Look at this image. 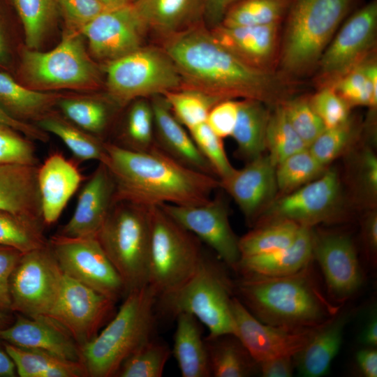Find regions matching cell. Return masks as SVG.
<instances>
[{"label":"cell","instance_id":"1","mask_svg":"<svg viewBox=\"0 0 377 377\" xmlns=\"http://www.w3.org/2000/svg\"><path fill=\"white\" fill-rule=\"evenodd\" d=\"M182 88L224 99H254L281 105L290 97V81L276 71L251 67L221 45L207 27L196 24L164 39Z\"/></svg>","mask_w":377,"mask_h":377},{"label":"cell","instance_id":"2","mask_svg":"<svg viewBox=\"0 0 377 377\" xmlns=\"http://www.w3.org/2000/svg\"><path fill=\"white\" fill-rule=\"evenodd\" d=\"M105 164L114 183L115 201L150 207L165 204L190 206L203 204L220 188L213 175L191 169L158 147L134 151L105 142Z\"/></svg>","mask_w":377,"mask_h":377},{"label":"cell","instance_id":"3","mask_svg":"<svg viewBox=\"0 0 377 377\" xmlns=\"http://www.w3.org/2000/svg\"><path fill=\"white\" fill-rule=\"evenodd\" d=\"M234 292L261 322L288 330L315 328L334 317L333 305L319 289L309 265L282 276L242 274Z\"/></svg>","mask_w":377,"mask_h":377},{"label":"cell","instance_id":"4","mask_svg":"<svg viewBox=\"0 0 377 377\" xmlns=\"http://www.w3.org/2000/svg\"><path fill=\"white\" fill-rule=\"evenodd\" d=\"M355 0H292L286 15L277 65L290 81L316 68Z\"/></svg>","mask_w":377,"mask_h":377},{"label":"cell","instance_id":"5","mask_svg":"<svg viewBox=\"0 0 377 377\" xmlns=\"http://www.w3.org/2000/svg\"><path fill=\"white\" fill-rule=\"evenodd\" d=\"M157 294L149 284L128 293L113 318L80 347L88 376H115L124 360L150 339L156 324Z\"/></svg>","mask_w":377,"mask_h":377},{"label":"cell","instance_id":"6","mask_svg":"<svg viewBox=\"0 0 377 377\" xmlns=\"http://www.w3.org/2000/svg\"><path fill=\"white\" fill-rule=\"evenodd\" d=\"M234 283L223 267L204 256L195 273L182 286L157 296L159 313L175 318L188 313L207 326L209 336L236 334L231 311Z\"/></svg>","mask_w":377,"mask_h":377},{"label":"cell","instance_id":"7","mask_svg":"<svg viewBox=\"0 0 377 377\" xmlns=\"http://www.w3.org/2000/svg\"><path fill=\"white\" fill-rule=\"evenodd\" d=\"M96 237L120 276L126 295L148 285L149 207L114 202Z\"/></svg>","mask_w":377,"mask_h":377},{"label":"cell","instance_id":"8","mask_svg":"<svg viewBox=\"0 0 377 377\" xmlns=\"http://www.w3.org/2000/svg\"><path fill=\"white\" fill-rule=\"evenodd\" d=\"M149 219L148 284L158 296L184 283L205 253L201 241L159 206L149 207Z\"/></svg>","mask_w":377,"mask_h":377},{"label":"cell","instance_id":"9","mask_svg":"<svg viewBox=\"0 0 377 377\" xmlns=\"http://www.w3.org/2000/svg\"><path fill=\"white\" fill-rule=\"evenodd\" d=\"M105 70L108 93L119 107L183 87L175 63L163 47L142 46L108 62Z\"/></svg>","mask_w":377,"mask_h":377},{"label":"cell","instance_id":"10","mask_svg":"<svg viewBox=\"0 0 377 377\" xmlns=\"http://www.w3.org/2000/svg\"><path fill=\"white\" fill-rule=\"evenodd\" d=\"M80 33L70 31L48 52L26 49L22 57L25 80L37 89H87L96 87L100 75L87 55Z\"/></svg>","mask_w":377,"mask_h":377},{"label":"cell","instance_id":"11","mask_svg":"<svg viewBox=\"0 0 377 377\" xmlns=\"http://www.w3.org/2000/svg\"><path fill=\"white\" fill-rule=\"evenodd\" d=\"M64 275L48 243L24 253L10 278L11 311L31 318L47 316Z\"/></svg>","mask_w":377,"mask_h":377},{"label":"cell","instance_id":"12","mask_svg":"<svg viewBox=\"0 0 377 377\" xmlns=\"http://www.w3.org/2000/svg\"><path fill=\"white\" fill-rule=\"evenodd\" d=\"M377 32V1L355 11L335 33L316 67L318 88L331 86L374 52Z\"/></svg>","mask_w":377,"mask_h":377},{"label":"cell","instance_id":"13","mask_svg":"<svg viewBox=\"0 0 377 377\" xmlns=\"http://www.w3.org/2000/svg\"><path fill=\"white\" fill-rule=\"evenodd\" d=\"M48 244L65 275L115 302L126 296L124 283L96 237L55 234Z\"/></svg>","mask_w":377,"mask_h":377},{"label":"cell","instance_id":"14","mask_svg":"<svg viewBox=\"0 0 377 377\" xmlns=\"http://www.w3.org/2000/svg\"><path fill=\"white\" fill-rule=\"evenodd\" d=\"M115 304L109 297L64 274L47 316L66 330L81 347L98 334L112 316Z\"/></svg>","mask_w":377,"mask_h":377},{"label":"cell","instance_id":"15","mask_svg":"<svg viewBox=\"0 0 377 377\" xmlns=\"http://www.w3.org/2000/svg\"><path fill=\"white\" fill-rule=\"evenodd\" d=\"M159 207L236 270L241 258L239 239L230 226L228 207L223 198L215 196L196 205L165 204Z\"/></svg>","mask_w":377,"mask_h":377},{"label":"cell","instance_id":"16","mask_svg":"<svg viewBox=\"0 0 377 377\" xmlns=\"http://www.w3.org/2000/svg\"><path fill=\"white\" fill-rule=\"evenodd\" d=\"M337 172L325 170L316 179L274 200L265 210L269 221L287 219L311 227L335 216L341 198Z\"/></svg>","mask_w":377,"mask_h":377},{"label":"cell","instance_id":"17","mask_svg":"<svg viewBox=\"0 0 377 377\" xmlns=\"http://www.w3.org/2000/svg\"><path fill=\"white\" fill-rule=\"evenodd\" d=\"M147 29L132 2L106 9L80 31L89 50L98 59L108 62L142 47Z\"/></svg>","mask_w":377,"mask_h":377},{"label":"cell","instance_id":"18","mask_svg":"<svg viewBox=\"0 0 377 377\" xmlns=\"http://www.w3.org/2000/svg\"><path fill=\"white\" fill-rule=\"evenodd\" d=\"M230 305L236 327L235 336L258 364L279 356L294 357L320 327L305 330L275 327L256 318L235 295Z\"/></svg>","mask_w":377,"mask_h":377},{"label":"cell","instance_id":"19","mask_svg":"<svg viewBox=\"0 0 377 377\" xmlns=\"http://www.w3.org/2000/svg\"><path fill=\"white\" fill-rule=\"evenodd\" d=\"M313 258L319 264L327 292L343 302L361 288L363 275L351 239L344 234L313 232Z\"/></svg>","mask_w":377,"mask_h":377},{"label":"cell","instance_id":"20","mask_svg":"<svg viewBox=\"0 0 377 377\" xmlns=\"http://www.w3.org/2000/svg\"><path fill=\"white\" fill-rule=\"evenodd\" d=\"M220 188L235 200L248 220L256 218L274 200L278 190L276 166L263 154L219 179Z\"/></svg>","mask_w":377,"mask_h":377},{"label":"cell","instance_id":"21","mask_svg":"<svg viewBox=\"0 0 377 377\" xmlns=\"http://www.w3.org/2000/svg\"><path fill=\"white\" fill-rule=\"evenodd\" d=\"M281 22L267 25L226 27L209 29L213 36L225 48L255 68L275 71L280 49Z\"/></svg>","mask_w":377,"mask_h":377},{"label":"cell","instance_id":"22","mask_svg":"<svg viewBox=\"0 0 377 377\" xmlns=\"http://www.w3.org/2000/svg\"><path fill=\"white\" fill-rule=\"evenodd\" d=\"M114 191L108 167L99 163L82 187L71 218L57 234L69 237H96L112 206Z\"/></svg>","mask_w":377,"mask_h":377},{"label":"cell","instance_id":"23","mask_svg":"<svg viewBox=\"0 0 377 377\" xmlns=\"http://www.w3.org/2000/svg\"><path fill=\"white\" fill-rule=\"evenodd\" d=\"M0 340L81 362L80 347L66 330L47 316L31 318L15 313L13 323L0 330Z\"/></svg>","mask_w":377,"mask_h":377},{"label":"cell","instance_id":"24","mask_svg":"<svg viewBox=\"0 0 377 377\" xmlns=\"http://www.w3.org/2000/svg\"><path fill=\"white\" fill-rule=\"evenodd\" d=\"M82 179L75 164L59 153H53L38 165L37 182L45 226L57 222Z\"/></svg>","mask_w":377,"mask_h":377},{"label":"cell","instance_id":"25","mask_svg":"<svg viewBox=\"0 0 377 377\" xmlns=\"http://www.w3.org/2000/svg\"><path fill=\"white\" fill-rule=\"evenodd\" d=\"M150 102L154 114L156 147L191 169L216 177L189 133L173 115L165 97L154 96L150 98Z\"/></svg>","mask_w":377,"mask_h":377},{"label":"cell","instance_id":"26","mask_svg":"<svg viewBox=\"0 0 377 377\" xmlns=\"http://www.w3.org/2000/svg\"><path fill=\"white\" fill-rule=\"evenodd\" d=\"M38 168L18 163L0 164V211L43 221Z\"/></svg>","mask_w":377,"mask_h":377},{"label":"cell","instance_id":"27","mask_svg":"<svg viewBox=\"0 0 377 377\" xmlns=\"http://www.w3.org/2000/svg\"><path fill=\"white\" fill-rule=\"evenodd\" d=\"M313 259V230L302 226L289 246L272 253L239 260L236 268L242 274L282 276L295 274L309 266Z\"/></svg>","mask_w":377,"mask_h":377},{"label":"cell","instance_id":"28","mask_svg":"<svg viewBox=\"0 0 377 377\" xmlns=\"http://www.w3.org/2000/svg\"><path fill=\"white\" fill-rule=\"evenodd\" d=\"M147 31L165 38L198 24L205 0H135L132 2Z\"/></svg>","mask_w":377,"mask_h":377},{"label":"cell","instance_id":"29","mask_svg":"<svg viewBox=\"0 0 377 377\" xmlns=\"http://www.w3.org/2000/svg\"><path fill=\"white\" fill-rule=\"evenodd\" d=\"M348 316L336 314L315 332L306 345L294 356L295 366L305 377H320L330 370L341 348Z\"/></svg>","mask_w":377,"mask_h":377},{"label":"cell","instance_id":"30","mask_svg":"<svg viewBox=\"0 0 377 377\" xmlns=\"http://www.w3.org/2000/svg\"><path fill=\"white\" fill-rule=\"evenodd\" d=\"M172 353L183 377H210L207 350L198 319L188 313L176 316Z\"/></svg>","mask_w":377,"mask_h":377},{"label":"cell","instance_id":"31","mask_svg":"<svg viewBox=\"0 0 377 377\" xmlns=\"http://www.w3.org/2000/svg\"><path fill=\"white\" fill-rule=\"evenodd\" d=\"M211 376L247 377L259 371L258 362L234 334L204 339Z\"/></svg>","mask_w":377,"mask_h":377},{"label":"cell","instance_id":"32","mask_svg":"<svg viewBox=\"0 0 377 377\" xmlns=\"http://www.w3.org/2000/svg\"><path fill=\"white\" fill-rule=\"evenodd\" d=\"M267 105L254 99L238 101V113L231 137L240 156L248 161L263 154L270 112Z\"/></svg>","mask_w":377,"mask_h":377},{"label":"cell","instance_id":"33","mask_svg":"<svg viewBox=\"0 0 377 377\" xmlns=\"http://www.w3.org/2000/svg\"><path fill=\"white\" fill-rule=\"evenodd\" d=\"M2 343L20 377L88 376L82 362L68 360L41 350Z\"/></svg>","mask_w":377,"mask_h":377},{"label":"cell","instance_id":"34","mask_svg":"<svg viewBox=\"0 0 377 377\" xmlns=\"http://www.w3.org/2000/svg\"><path fill=\"white\" fill-rule=\"evenodd\" d=\"M46 133L58 137L79 161L95 160L106 164L105 141L87 133L53 110L34 124Z\"/></svg>","mask_w":377,"mask_h":377},{"label":"cell","instance_id":"35","mask_svg":"<svg viewBox=\"0 0 377 377\" xmlns=\"http://www.w3.org/2000/svg\"><path fill=\"white\" fill-rule=\"evenodd\" d=\"M301 226L287 219L260 223L239 239L241 258L272 253L289 246L296 239Z\"/></svg>","mask_w":377,"mask_h":377},{"label":"cell","instance_id":"36","mask_svg":"<svg viewBox=\"0 0 377 377\" xmlns=\"http://www.w3.org/2000/svg\"><path fill=\"white\" fill-rule=\"evenodd\" d=\"M350 105H377V64L374 54L339 79L331 86Z\"/></svg>","mask_w":377,"mask_h":377},{"label":"cell","instance_id":"37","mask_svg":"<svg viewBox=\"0 0 377 377\" xmlns=\"http://www.w3.org/2000/svg\"><path fill=\"white\" fill-rule=\"evenodd\" d=\"M292 0H237L219 24L226 27L267 25L281 22Z\"/></svg>","mask_w":377,"mask_h":377},{"label":"cell","instance_id":"38","mask_svg":"<svg viewBox=\"0 0 377 377\" xmlns=\"http://www.w3.org/2000/svg\"><path fill=\"white\" fill-rule=\"evenodd\" d=\"M22 23L27 48L36 50L60 10L59 0H13Z\"/></svg>","mask_w":377,"mask_h":377},{"label":"cell","instance_id":"39","mask_svg":"<svg viewBox=\"0 0 377 377\" xmlns=\"http://www.w3.org/2000/svg\"><path fill=\"white\" fill-rule=\"evenodd\" d=\"M43 221L0 211V245L15 248L22 253L45 246Z\"/></svg>","mask_w":377,"mask_h":377},{"label":"cell","instance_id":"40","mask_svg":"<svg viewBox=\"0 0 377 377\" xmlns=\"http://www.w3.org/2000/svg\"><path fill=\"white\" fill-rule=\"evenodd\" d=\"M57 105L68 121L103 140L101 135L105 132L111 115L110 109L105 102L89 98L61 96Z\"/></svg>","mask_w":377,"mask_h":377},{"label":"cell","instance_id":"41","mask_svg":"<svg viewBox=\"0 0 377 377\" xmlns=\"http://www.w3.org/2000/svg\"><path fill=\"white\" fill-rule=\"evenodd\" d=\"M115 145L134 151H147L156 147L150 100L138 98L131 104L121 138Z\"/></svg>","mask_w":377,"mask_h":377},{"label":"cell","instance_id":"42","mask_svg":"<svg viewBox=\"0 0 377 377\" xmlns=\"http://www.w3.org/2000/svg\"><path fill=\"white\" fill-rule=\"evenodd\" d=\"M177 119L188 130L206 122L212 107L222 99L198 90L181 88L163 95Z\"/></svg>","mask_w":377,"mask_h":377},{"label":"cell","instance_id":"43","mask_svg":"<svg viewBox=\"0 0 377 377\" xmlns=\"http://www.w3.org/2000/svg\"><path fill=\"white\" fill-rule=\"evenodd\" d=\"M170 353L166 343L151 337L124 360L115 376L161 377Z\"/></svg>","mask_w":377,"mask_h":377},{"label":"cell","instance_id":"44","mask_svg":"<svg viewBox=\"0 0 377 377\" xmlns=\"http://www.w3.org/2000/svg\"><path fill=\"white\" fill-rule=\"evenodd\" d=\"M308 148L290 124L281 105L270 112L266 131V149L276 166L290 155Z\"/></svg>","mask_w":377,"mask_h":377},{"label":"cell","instance_id":"45","mask_svg":"<svg viewBox=\"0 0 377 377\" xmlns=\"http://www.w3.org/2000/svg\"><path fill=\"white\" fill-rule=\"evenodd\" d=\"M325 167L308 148L297 151L276 166L278 190L290 193L318 177L325 172Z\"/></svg>","mask_w":377,"mask_h":377},{"label":"cell","instance_id":"46","mask_svg":"<svg viewBox=\"0 0 377 377\" xmlns=\"http://www.w3.org/2000/svg\"><path fill=\"white\" fill-rule=\"evenodd\" d=\"M281 105L290 124L307 147L325 129L309 97H290Z\"/></svg>","mask_w":377,"mask_h":377},{"label":"cell","instance_id":"47","mask_svg":"<svg viewBox=\"0 0 377 377\" xmlns=\"http://www.w3.org/2000/svg\"><path fill=\"white\" fill-rule=\"evenodd\" d=\"M189 131L198 149L207 161L219 179L230 175L235 169L228 159L222 138L206 123L198 124Z\"/></svg>","mask_w":377,"mask_h":377},{"label":"cell","instance_id":"48","mask_svg":"<svg viewBox=\"0 0 377 377\" xmlns=\"http://www.w3.org/2000/svg\"><path fill=\"white\" fill-rule=\"evenodd\" d=\"M355 134L350 119L339 126L325 128L308 147L315 158L326 166L348 147Z\"/></svg>","mask_w":377,"mask_h":377},{"label":"cell","instance_id":"49","mask_svg":"<svg viewBox=\"0 0 377 377\" xmlns=\"http://www.w3.org/2000/svg\"><path fill=\"white\" fill-rule=\"evenodd\" d=\"M30 140L13 128L0 124V164L38 165L36 148Z\"/></svg>","mask_w":377,"mask_h":377},{"label":"cell","instance_id":"50","mask_svg":"<svg viewBox=\"0 0 377 377\" xmlns=\"http://www.w3.org/2000/svg\"><path fill=\"white\" fill-rule=\"evenodd\" d=\"M309 98L325 128L339 126L350 119V105L332 87L318 88V91Z\"/></svg>","mask_w":377,"mask_h":377},{"label":"cell","instance_id":"51","mask_svg":"<svg viewBox=\"0 0 377 377\" xmlns=\"http://www.w3.org/2000/svg\"><path fill=\"white\" fill-rule=\"evenodd\" d=\"M59 6L69 31L77 33L107 9L99 0H59Z\"/></svg>","mask_w":377,"mask_h":377},{"label":"cell","instance_id":"52","mask_svg":"<svg viewBox=\"0 0 377 377\" xmlns=\"http://www.w3.org/2000/svg\"><path fill=\"white\" fill-rule=\"evenodd\" d=\"M238 113V101L224 99L214 105L209 111L206 123L222 139L231 136Z\"/></svg>","mask_w":377,"mask_h":377},{"label":"cell","instance_id":"53","mask_svg":"<svg viewBox=\"0 0 377 377\" xmlns=\"http://www.w3.org/2000/svg\"><path fill=\"white\" fill-rule=\"evenodd\" d=\"M23 253L15 248L0 245V310L1 311L12 312L10 278Z\"/></svg>","mask_w":377,"mask_h":377},{"label":"cell","instance_id":"54","mask_svg":"<svg viewBox=\"0 0 377 377\" xmlns=\"http://www.w3.org/2000/svg\"><path fill=\"white\" fill-rule=\"evenodd\" d=\"M359 161V186L362 193L374 200L377 194V158L371 150L367 149Z\"/></svg>","mask_w":377,"mask_h":377},{"label":"cell","instance_id":"55","mask_svg":"<svg viewBox=\"0 0 377 377\" xmlns=\"http://www.w3.org/2000/svg\"><path fill=\"white\" fill-rule=\"evenodd\" d=\"M295 367L293 356H279L258 363L259 372L263 377H290Z\"/></svg>","mask_w":377,"mask_h":377},{"label":"cell","instance_id":"56","mask_svg":"<svg viewBox=\"0 0 377 377\" xmlns=\"http://www.w3.org/2000/svg\"><path fill=\"white\" fill-rule=\"evenodd\" d=\"M0 124L9 126L22 133L31 140L43 142L49 140L47 133L41 130L34 124L22 121L13 117L0 106Z\"/></svg>","mask_w":377,"mask_h":377},{"label":"cell","instance_id":"57","mask_svg":"<svg viewBox=\"0 0 377 377\" xmlns=\"http://www.w3.org/2000/svg\"><path fill=\"white\" fill-rule=\"evenodd\" d=\"M363 241L372 263H376L377 214L371 212L364 219L362 226Z\"/></svg>","mask_w":377,"mask_h":377},{"label":"cell","instance_id":"58","mask_svg":"<svg viewBox=\"0 0 377 377\" xmlns=\"http://www.w3.org/2000/svg\"><path fill=\"white\" fill-rule=\"evenodd\" d=\"M237 0H205L203 18L207 28L219 25L228 9Z\"/></svg>","mask_w":377,"mask_h":377},{"label":"cell","instance_id":"59","mask_svg":"<svg viewBox=\"0 0 377 377\" xmlns=\"http://www.w3.org/2000/svg\"><path fill=\"white\" fill-rule=\"evenodd\" d=\"M356 363L365 377L377 376V350L376 347H366L356 354Z\"/></svg>","mask_w":377,"mask_h":377},{"label":"cell","instance_id":"60","mask_svg":"<svg viewBox=\"0 0 377 377\" xmlns=\"http://www.w3.org/2000/svg\"><path fill=\"white\" fill-rule=\"evenodd\" d=\"M360 341L367 347L377 346V317L373 313L366 323L360 336Z\"/></svg>","mask_w":377,"mask_h":377},{"label":"cell","instance_id":"61","mask_svg":"<svg viewBox=\"0 0 377 377\" xmlns=\"http://www.w3.org/2000/svg\"><path fill=\"white\" fill-rule=\"evenodd\" d=\"M15 365L0 340V377L17 376Z\"/></svg>","mask_w":377,"mask_h":377},{"label":"cell","instance_id":"62","mask_svg":"<svg viewBox=\"0 0 377 377\" xmlns=\"http://www.w3.org/2000/svg\"><path fill=\"white\" fill-rule=\"evenodd\" d=\"M15 320L12 312H6L0 310V330H3L10 325Z\"/></svg>","mask_w":377,"mask_h":377},{"label":"cell","instance_id":"63","mask_svg":"<svg viewBox=\"0 0 377 377\" xmlns=\"http://www.w3.org/2000/svg\"><path fill=\"white\" fill-rule=\"evenodd\" d=\"M101 3L107 8H115L127 5L130 3V0H99Z\"/></svg>","mask_w":377,"mask_h":377},{"label":"cell","instance_id":"64","mask_svg":"<svg viewBox=\"0 0 377 377\" xmlns=\"http://www.w3.org/2000/svg\"><path fill=\"white\" fill-rule=\"evenodd\" d=\"M6 59V48L4 42L0 32V62H2Z\"/></svg>","mask_w":377,"mask_h":377}]
</instances>
